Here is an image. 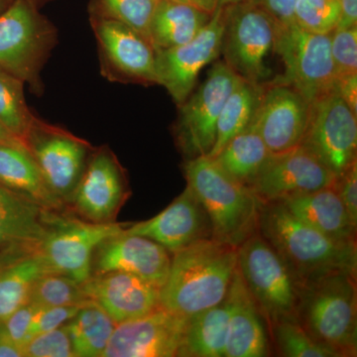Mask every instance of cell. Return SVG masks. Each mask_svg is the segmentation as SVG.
<instances>
[{"label":"cell","instance_id":"cell-38","mask_svg":"<svg viewBox=\"0 0 357 357\" xmlns=\"http://www.w3.org/2000/svg\"><path fill=\"white\" fill-rule=\"evenodd\" d=\"M66 325L33 335L23 344L24 357H76Z\"/></svg>","mask_w":357,"mask_h":357},{"label":"cell","instance_id":"cell-22","mask_svg":"<svg viewBox=\"0 0 357 357\" xmlns=\"http://www.w3.org/2000/svg\"><path fill=\"white\" fill-rule=\"evenodd\" d=\"M54 273L39 244L17 243L0 248V324L29 299L40 277Z\"/></svg>","mask_w":357,"mask_h":357},{"label":"cell","instance_id":"cell-42","mask_svg":"<svg viewBox=\"0 0 357 357\" xmlns=\"http://www.w3.org/2000/svg\"><path fill=\"white\" fill-rule=\"evenodd\" d=\"M274 18L278 24H294L297 0H253Z\"/></svg>","mask_w":357,"mask_h":357},{"label":"cell","instance_id":"cell-45","mask_svg":"<svg viewBox=\"0 0 357 357\" xmlns=\"http://www.w3.org/2000/svg\"><path fill=\"white\" fill-rule=\"evenodd\" d=\"M340 8V20L337 27L357 25V0H337Z\"/></svg>","mask_w":357,"mask_h":357},{"label":"cell","instance_id":"cell-35","mask_svg":"<svg viewBox=\"0 0 357 357\" xmlns=\"http://www.w3.org/2000/svg\"><path fill=\"white\" fill-rule=\"evenodd\" d=\"M88 301L81 283L59 273H48L40 277L33 285L28 299V302L37 309L83 306Z\"/></svg>","mask_w":357,"mask_h":357},{"label":"cell","instance_id":"cell-32","mask_svg":"<svg viewBox=\"0 0 357 357\" xmlns=\"http://www.w3.org/2000/svg\"><path fill=\"white\" fill-rule=\"evenodd\" d=\"M24 84L0 68V122L22 142L37 117L26 102Z\"/></svg>","mask_w":357,"mask_h":357},{"label":"cell","instance_id":"cell-43","mask_svg":"<svg viewBox=\"0 0 357 357\" xmlns=\"http://www.w3.org/2000/svg\"><path fill=\"white\" fill-rule=\"evenodd\" d=\"M335 91L357 114V75L337 79Z\"/></svg>","mask_w":357,"mask_h":357},{"label":"cell","instance_id":"cell-36","mask_svg":"<svg viewBox=\"0 0 357 357\" xmlns=\"http://www.w3.org/2000/svg\"><path fill=\"white\" fill-rule=\"evenodd\" d=\"M294 18L307 32L330 34L340 23V4L337 0H297Z\"/></svg>","mask_w":357,"mask_h":357},{"label":"cell","instance_id":"cell-18","mask_svg":"<svg viewBox=\"0 0 357 357\" xmlns=\"http://www.w3.org/2000/svg\"><path fill=\"white\" fill-rule=\"evenodd\" d=\"M128 196L126 181L119 161L107 148L89 155L70 203L88 222H114Z\"/></svg>","mask_w":357,"mask_h":357},{"label":"cell","instance_id":"cell-17","mask_svg":"<svg viewBox=\"0 0 357 357\" xmlns=\"http://www.w3.org/2000/svg\"><path fill=\"white\" fill-rule=\"evenodd\" d=\"M310 103L285 84H263L257 109L249 126L261 136L271 153L299 146L306 131Z\"/></svg>","mask_w":357,"mask_h":357},{"label":"cell","instance_id":"cell-21","mask_svg":"<svg viewBox=\"0 0 357 357\" xmlns=\"http://www.w3.org/2000/svg\"><path fill=\"white\" fill-rule=\"evenodd\" d=\"M82 286L88 299L116 324L140 318L160 307V289L126 272L93 274Z\"/></svg>","mask_w":357,"mask_h":357},{"label":"cell","instance_id":"cell-28","mask_svg":"<svg viewBox=\"0 0 357 357\" xmlns=\"http://www.w3.org/2000/svg\"><path fill=\"white\" fill-rule=\"evenodd\" d=\"M211 17V14L196 7L159 0L150 25V42L155 51L187 43L198 35Z\"/></svg>","mask_w":357,"mask_h":357},{"label":"cell","instance_id":"cell-20","mask_svg":"<svg viewBox=\"0 0 357 357\" xmlns=\"http://www.w3.org/2000/svg\"><path fill=\"white\" fill-rule=\"evenodd\" d=\"M124 231L151 239L172 255L202 239L211 238L210 218L188 185L165 210L150 220L124 227Z\"/></svg>","mask_w":357,"mask_h":357},{"label":"cell","instance_id":"cell-24","mask_svg":"<svg viewBox=\"0 0 357 357\" xmlns=\"http://www.w3.org/2000/svg\"><path fill=\"white\" fill-rule=\"evenodd\" d=\"M280 202L296 218L333 241L356 243L357 227L333 185Z\"/></svg>","mask_w":357,"mask_h":357},{"label":"cell","instance_id":"cell-16","mask_svg":"<svg viewBox=\"0 0 357 357\" xmlns=\"http://www.w3.org/2000/svg\"><path fill=\"white\" fill-rule=\"evenodd\" d=\"M187 317L160 306L155 311L116 324L102 357L177 356Z\"/></svg>","mask_w":357,"mask_h":357},{"label":"cell","instance_id":"cell-50","mask_svg":"<svg viewBox=\"0 0 357 357\" xmlns=\"http://www.w3.org/2000/svg\"><path fill=\"white\" fill-rule=\"evenodd\" d=\"M29 1H31L32 3H34L35 6H38L40 8L43 4L46 3V2L51 1V0H29Z\"/></svg>","mask_w":357,"mask_h":357},{"label":"cell","instance_id":"cell-6","mask_svg":"<svg viewBox=\"0 0 357 357\" xmlns=\"http://www.w3.org/2000/svg\"><path fill=\"white\" fill-rule=\"evenodd\" d=\"M237 270L269 326L297 319L299 285L258 230L237 248Z\"/></svg>","mask_w":357,"mask_h":357},{"label":"cell","instance_id":"cell-3","mask_svg":"<svg viewBox=\"0 0 357 357\" xmlns=\"http://www.w3.org/2000/svg\"><path fill=\"white\" fill-rule=\"evenodd\" d=\"M187 185L210 218L211 238L238 248L258 230L262 202L208 156L185 162Z\"/></svg>","mask_w":357,"mask_h":357},{"label":"cell","instance_id":"cell-47","mask_svg":"<svg viewBox=\"0 0 357 357\" xmlns=\"http://www.w3.org/2000/svg\"><path fill=\"white\" fill-rule=\"evenodd\" d=\"M17 140L20 139H18L16 136H14L13 134L0 122V143L13 142V141Z\"/></svg>","mask_w":357,"mask_h":357},{"label":"cell","instance_id":"cell-31","mask_svg":"<svg viewBox=\"0 0 357 357\" xmlns=\"http://www.w3.org/2000/svg\"><path fill=\"white\" fill-rule=\"evenodd\" d=\"M262 89L263 84H251L243 79L230 93L218 116L215 144L208 157L217 156L230 139L248 128L257 109Z\"/></svg>","mask_w":357,"mask_h":357},{"label":"cell","instance_id":"cell-23","mask_svg":"<svg viewBox=\"0 0 357 357\" xmlns=\"http://www.w3.org/2000/svg\"><path fill=\"white\" fill-rule=\"evenodd\" d=\"M227 297L230 316L225 357L269 356V342L261 312L237 268Z\"/></svg>","mask_w":357,"mask_h":357},{"label":"cell","instance_id":"cell-39","mask_svg":"<svg viewBox=\"0 0 357 357\" xmlns=\"http://www.w3.org/2000/svg\"><path fill=\"white\" fill-rule=\"evenodd\" d=\"M82 306L53 307L37 309L30 328L29 338L66 325L76 316Z\"/></svg>","mask_w":357,"mask_h":357},{"label":"cell","instance_id":"cell-11","mask_svg":"<svg viewBox=\"0 0 357 357\" xmlns=\"http://www.w3.org/2000/svg\"><path fill=\"white\" fill-rule=\"evenodd\" d=\"M23 143L51 191L63 203L70 202L88 163L89 143L38 117Z\"/></svg>","mask_w":357,"mask_h":357},{"label":"cell","instance_id":"cell-5","mask_svg":"<svg viewBox=\"0 0 357 357\" xmlns=\"http://www.w3.org/2000/svg\"><path fill=\"white\" fill-rule=\"evenodd\" d=\"M57 42V30L29 0H13L0 13V68L36 95L43 91L42 70Z\"/></svg>","mask_w":357,"mask_h":357},{"label":"cell","instance_id":"cell-30","mask_svg":"<svg viewBox=\"0 0 357 357\" xmlns=\"http://www.w3.org/2000/svg\"><path fill=\"white\" fill-rule=\"evenodd\" d=\"M76 357H102L116 323L102 307L89 300L67 323Z\"/></svg>","mask_w":357,"mask_h":357},{"label":"cell","instance_id":"cell-48","mask_svg":"<svg viewBox=\"0 0 357 357\" xmlns=\"http://www.w3.org/2000/svg\"><path fill=\"white\" fill-rule=\"evenodd\" d=\"M241 1H244V0H220V6H230V4H236Z\"/></svg>","mask_w":357,"mask_h":357},{"label":"cell","instance_id":"cell-1","mask_svg":"<svg viewBox=\"0 0 357 357\" xmlns=\"http://www.w3.org/2000/svg\"><path fill=\"white\" fill-rule=\"evenodd\" d=\"M258 232L287 265L299 288L328 274L357 276L356 243H340L296 218L280 201L261 203Z\"/></svg>","mask_w":357,"mask_h":357},{"label":"cell","instance_id":"cell-49","mask_svg":"<svg viewBox=\"0 0 357 357\" xmlns=\"http://www.w3.org/2000/svg\"><path fill=\"white\" fill-rule=\"evenodd\" d=\"M11 1H13V0H0V13L6 10L9 4L11 3Z\"/></svg>","mask_w":357,"mask_h":357},{"label":"cell","instance_id":"cell-26","mask_svg":"<svg viewBox=\"0 0 357 357\" xmlns=\"http://www.w3.org/2000/svg\"><path fill=\"white\" fill-rule=\"evenodd\" d=\"M51 211L0 184V248L41 243Z\"/></svg>","mask_w":357,"mask_h":357},{"label":"cell","instance_id":"cell-19","mask_svg":"<svg viewBox=\"0 0 357 357\" xmlns=\"http://www.w3.org/2000/svg\"><path fill=\"white\" fill-rule=\"evenodd\" d=\"M171 259L170 252L163 246L146 237L126 234L123 229L96 249L91 275L126 272L161 289L168 277Z\"/></svg>","mask_w":357,"mask_h":357},{"label":"cell","instance_id":"cell-10","mask_svg":"<svg viewBox=\"0 0 357 357\" xmlns=\"http://www.w3.org/2000/svg\"><path fill=\"white\" fill-rule=\"evenodd\" d=\"M243 81L223 61L215 63L206 81L180 107L178 145L190 159L208 156L213 149L218 116L230 93Z\"/></svg>","mask_w":357,"mask_h":357},{"label":"cell","instance_id":"cell-7","mask_svg":"<svg viewBox=\"0 0 357 357\" xmlns=\"http://www.w3.org/2000/svg\"><path fill=\"white\" fill-rule=\"evenodd\" d=\"M283 62L284 74L272 83L295 89L307 102L335 91V70L330 34H316L294 24H278L273 50Z\"/></svg>","mask_w":357,"mask_h":357},{"label":"cell","instance_id":"cell-9","mask_svg":"<svg viewBox=\"0 0 357 357\" xmlns=\"http://www.w3.org/2000/svg\"><path fill=\"white\" fill-rule=\"evenodd\" d=\"M300 146L340 176L356 161L357 114L333 91L310 103Z\"/></svg>","mask_w":357,"mask_h":357},{"label":"cell","instance_id":"cell-46","mask_svg":"<svg viewBox=\"0 0 357 357\" xmlns=\"http://www.w3.org/2000/svg\"><path fill=\"white\" fill-rule=\"evenodd\" d=\"M172 1L181 2L199 8V10L213 15L220 6V0H172Z\"/></svg>","mask_w":357,"mask_h":357},{"label":"cell","instance_id":"cell-41","mask_svg":"<svg viewBox=\"0 0 357 357\" xmlns=\"http://www.w3.org/2000/svg\"><path fill=\"white\" fill-rule=\"evenodd\" d=\"M36 311L37 307L31 303H25L2 323L8 335L21 347L29 340L30 328Z\"/></svg>","mask_w":357,"mask_h":357},{"label":"cell","instance_id":"cell-12","mask_svg":"<svg viewBox=\"0 0 357 357\" xmlns=\"http://www.w3.org/2000/svg\"><path fill=\"white\" fill-rule=\"evenodd\" d=\"M123 229L119 223L70 220L51 213L39 248L54 273L83 284L91 276L96 249Z\"/></svg>","mask_w":357,"mask_h":357},{"label":"cell","instance_id":"cell-13","mask_svg":"<svg viewBox=\"0 0 357 357\" xmlns=\"http://www.w3.org/2000/svg\"><path fill=\"white\" fill-rule=\"evenodd\" d=\"M100 70L117 83L157 84L156 51L146 38L119 21L91 17Z\"/></svg>","mask_w":357,"mask_h":357},{"label":"cell","instance_id":"cell-34","mask_svg":"<svg viewBox=\"0 0 357 357\" xmlns=\"http://www.w3.org/2000/svg\"><path fill=\"white\" fill-rule=\"evenodd\" d=\"M279 356L285 357H340L301 326L297 319H283L270 326Z\"/></svg>","mask_w":357,"mask_h":357},{"label":"cell","instance_id":"cell-4","mask_svg":"<svg viewBox=\"0 0 357 357\" xmlns=\"http://www.w3.org/2000/svg\"><path fill=\"white\" fill-rule=\"evenodd\" d=\"M297 319L314 340L340 357L356 356V276L337 272L303 285Z\"/></svg>","mask_w":357,"mask_h":357},{"label":"cell","instance_id":"cell-44","mask_svg":"<svg viewBox=\"0 0 357 357\" xmlns=\"http://www.w3.org/2000/svg\"><path fill=\"white\" fill-rule=\"evenodd\" d=\"M0 357H24L22 347L15 342L0 324Z\"/></svg>","mask_w":357,"mask_h":357},{"label":"cell","instance_id":"cell-15","mask_svg":"<svg viewBox=\"0 0 357 357\" xmlns=\"http://www.w3.org/2000/svg\"><path fill=\"white\" fill-rule=\"evenodd\" d=\"M335 178L299 145L270 154L249 188L262 203H266L331 187Z\"/></svg>","mask_w":357,"mask_h":357},{"label":"cell","instance_id":"cell-40","mask_svg":"<svg viewBox=\"0 0 357 357\" xmlns=\"http://www.w3.org/2000/svg\"><path fill=\"white\" fill-rule=\"evenodd\" d=\"M333 187L344 204L351 222L357 227V161L335 178Z\"/></svg>","mask_w":357,"mask_h":357},{"label":"cell","instance_id":"cell-37","mask_svg":"<svg viewBox=\"0 0 357 357\" xmlns=\"http://www.w3.org/2000/svg\"><path fill=\"white\" fill-rule=\"evenodd\" d=\"M331 51L337 79L357 75V25L333 30Z\"/></svg>","mask_w":357,"mask_h":357},{"label":"cell","instance_id":"cell-25","mask_svg":"<svg viewBox=\"0 0 357 357\" xmlns=\"http://www.w3.org/2000/svg\"><path fill=\"white\" fill-rule=\"evenodd\" d=\"M0 184L46 210L59 211L63 206V202L45 182L22 141L0 143Z\"/></svg>","mask_w":357,"mask_h":357},{"label":"cell","instance_id":"cell-27","mask_svg":"<svg viewBox=\"0 0 357 357\" xmlns=\"http://www.w3.org/2000/svg\"><path fill=\"white\" fill-rule=\"evenodd\" d=\"M230 303H222L188 318L177 356L225 357L229 333Z\"/></svg>","mask_w":357,"mask_h":357},{"label":"cell","instance_id":"cell-33","mask_svg":"<svg viewBox=\"0 0 357 357\" xmlns=\"http://www.w3.org/2000/svg\"><path fill=\"white\" fill-rule=\"evenodd\" d=\"M159 0H91V17L119 21L150 42V25ZM151 43V42H150ZM152 45V44H151Z\"/></svg>","mask_w":357,"mask_h":357},{"label":"cell","instance_id":"cell-2","mask_svg":"<svg viewBox=\"0 0 357 357\" xmlns=\"http://www.w3.org/2000/svg\"><path fill=\"white\" fill-rule=\"evenodd\" d=\"M160 306L189 317L222 303L237 268V248L202 239L172 255Z\"/></svg>","mask_w":357,"mask_h":357},{"label":"cell","instance_id":"cell-29","mask_svg":"<svg viewBox=\"0 0 357 357\" xmlns=\"http://www.w3.org/2000/svg\"><path fill=\"white\" fill-rule=\"evenodd\" d=\"M270 154L261 136L249 126L230 139L213 159L230 177L249 188Z\"/></svg>","mask_w":357,"mask_h":357},{"label":"cell","instance_id":"cell-14","mask_svg":"<svg viewBox=\"0 0 357 357\" xmlns=\"http://www.w3.org/2000/svg\"><path fill=\"white\" fill-rule=\"evenodd\" d=\"M225 24V6H220L191 41L156 51L157 84L164 86L178 105L191 96L201 70L220 57Z\"/></svg>","mask_w":357,"mask_h":357},{"label":"cell","instance_id":"cell-8","mask_svg":"<svg viewBox=\"0 0 357 357\" xmlns=\"http://www.w3.org/2000/svg\"><path fill=\"white\" fill-rule=\"evenodd\" d=\"M225 10L223 62L244 81L262 84L268 75L265 59L273 50L276 21L253 0L230 4Z\"/></svg>","mask_w":357,"mask_h":357}]
</instances>
